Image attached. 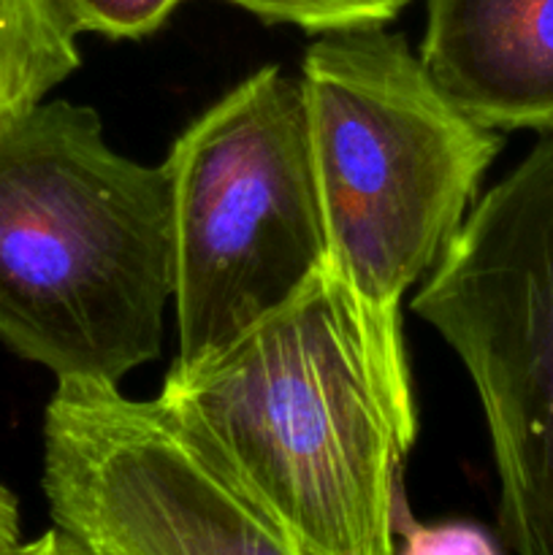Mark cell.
<instances>
[{"instance_id": "1", "label": "cell", "mask_w": 553, "mask_h": 555, "mask_svg": "<svg viewBox=\"0 0 553 555\" xmlns=\"http://www.w3.org/2000/svg\"><path fill=\"white\" fill-rule=\"evenodd\" d=\"M157 401L309 553L396 555L417 426L390 401L329 263L231 345L173 363Z\"/></svg>"}, {"instance_id": "2", "label": "cell", "mask_w": 553, "mask_h": 555, "mask_svg": "<svg viewBox=\"0 0 553 555\" xmlns=\"http://www.w3.org/2000/svg\"><path fill=\"white\" fill-rule=\"evenodd\" d=\"M171 182L68 101L0 122V339L57 379L114 383L160 356Z\"/></svg>"}, {"instance_id": "3", "label": "cell", "mask_w": 553, "mask_h": 555, "mask_svg": "<svg viewBox=\"0 0 553 555\" xmlns=\"http://www.w3.org/2000/svg\"><path fill=\"white\" fill-rule=\"evenodd\" d=\"M298 81L325 263L350 293L390 401L417 426L399 304L464 225L502 135L455 106L383 27L323 33Z\"/></svg>"}, {"instance_id": "4", "label": "cell", "mask_w": 553, "mask_h": 555, "mask_svg": "<svg viewBox=\"0 0 553 555\" xmlns=\"http://www.w3.org/2000/svg\"><path fill=\"white\" fill-rule=\"evenodd\" d=\"M171 182L173 363L231 345L325 263L301 81L276 65L211 103L163 163Z\"/></svg>"}, {"instance_id": "5", "label": "cell", "mask_w": 553, "mask_h": 555, "mask_svg": "<svg viewBox=\"0 0 553 555\" xmlns=\"http://www.w3.org/2000/svg\"><path fill=\"white\" fill-rule=\"evenodd\" d=\"M412 312L480 396L504 542L553 555V135L477 201Z\"/></svg>"}, {"instance_id": "6", "label": "cell", "mask_w": 553, "mask_h": 555, "mask_svg": "<svg viewBox=\"0 0 553 555\" xmlns=\"http://www.w3.org/2000/svg\"><path fill=\"white\" fill-rule=\"evenodd\" d=\"M41 486L92 555H314L160 401L114 383L57 379Z\"/></svg>"}, {"instance_id": "7", "label": "cell", "mask_w": 553, "mask_h": 555, "mask_svg": "<svg viewBox=\"0 0 553 555\" xmlns=\"http://www.w3.org/2000/svg\"><path fill=\"white\" fill-rule=\"evenodd\" d=\"M417 57L486 128L553 135V0H428Z\"/></svg>"}, {"instance_id": "8", "label": "cell", "mask_w": 553, "mask_h": 555, "mask_svg": "<svg viewBox=\"0 0 553 555\" xmlns=\"http://www.w3.org/2000/svg\"><path fill=\"white\" fill-rule=\"evenodd\" d=\"M79 63L54 0H0V122L41 103Z\"/></svg>"}, {"instance_id": "9", "label": "cell", "mask_w": 553, "mask_h": 555, "mask_svg": "<svg viewBox=\"0 0 553 555\" xmlns=\"http://www.w3.org/2000/svg\"><path fill=\"white\" fill-rule=\"evenodd\" d=\"M263 22L296 25L309 33H342L383 27L410 0H226Z\"/></svg>"}, {"instance_id": "10", "label": "cell", "mask_w": 553, "mask_h": 555, "mask_svg": "<svg viewBox=\"0 0 553 555\" xmlns=\"http://www.w3.org/2000/svg\"><path fill=\"white\" fill-rule=\"evenodd\" d=\"M70 30L108 38H141L155 33L182 0H54Z\"/></svg>"}, {"instance_id": "11", "label": "cell", "mask_w": 553, "mask_h": 555, "mask_svg": "<svg viewBox=\"0 0 553 555\" xmlns=\"http://www.w3.org/2000/svg\"><path fill=\"white\" fill-rule=\"evenodd\" d=\"M396 537L404 540L399 555H499L491 537L470 524L423 526L412 518L407 502L396 513Z\"/></svg>"}, {"instance_id": "12", "label": "cell", "mask_w": 553, "mask_h": 555, "mask_svg": "<svg viewBox=\"0 0 553 555\" xmlns=\"http://www.w3.org/2000/svg\"><path fill=\"white\" fill-rule=\"evenodd\" d=\"M20 507L9 488L0 486V555H20L22 551Z\"/></svg>"}, {"instance_id": "13", "label": "cell", "mask_w": 553, "mask_h": 555, "mask_svg": "<svg viewBox=\"0 0 553 555\" xmlns=\"http://www.w3.org/2000/svg\"><path fill=\"white\" fill-rule=\"evenodd\" d=\"M20 555H92V553L87 551L79 540H74L68 531L54 526V529H49L47 534H41L38 540L25 542Z\"/></svg>"}]
</instances>
